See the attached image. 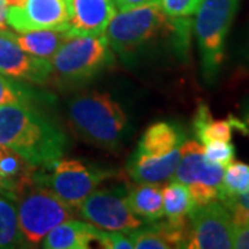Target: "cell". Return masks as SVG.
I'll list each match as a JSON object with an SVG mask.
<instances>
[{
    "mask_svg": "<svg viewBox=\"0 0 249 249\" xmlns=\"http://www.w3.org/2000/svg\"><path fill=\"white\" fill-rule=\"evenodd\" d=\"M0 145L36 168L49 169L64 157L68 137L39 106L7 104L0 106Z\"/></svg>",
    "mask_w": 249,
    "mask_h": 249,
    "instance_id": "cell-1",
    "label": "cell"
},
{
    "mask_svg": "<svg viewBox=\"0 0 249 249\" xmlns=\"http://www.w3.org/2000/svg\"><path fill=\"white\" fill-rule=\"evenodd\" d=\"M191 22L188 17L168 16L160 6V0H155L144 6L116 11L106 36L116 55L124 61H136L151 43L165 37L175 36L187 43Z\"/></svg>",
    "mask_w": 249,
    "mask_h": 249,
    "instance_id": "cell-2",
    "label": "cell"
},
{
    "mask_svg": "<svg viewBox=\"0 0 249 249\" xmlns=\"http://www.w3.org/2000/svg\"><path fill=\"white\" fill-rule=\"evenodd\" d=\"M72 129L85 142L115 151L130 132L127 115L107 93L86 91L72 98L68 104Z\"/></svg>",
    "mask_w": 249,
    "mask_h": 249,
    "instance_id": "cell-3",
    "label": "cell"
},
{
    "mask_svg": "<svg viewBox=\"0 0 249 249\" xmlns=\"http://www.w3.org/2000/svg\"><path fill=\"white\" fill-rule=\"evenodd\" d=\"M186 133L178 124L157 122L147 127L126 165L136 183L162 184L173 178Z\"/></svg>",
    "mask_w": 249,
    "mask_h": 249,
    "instance_id": "cell-4",
    "label": "cell"
},
{
    "mask_svg": "<svg viewBox=\"0 0 249 249\" xmlns=\"http://www.w3.org/2000/svg\"><path fill=\"white\" fill-rule=\"evenodd\" d=\"M52 79L61 86H82L98 76L115 61L106 34L71 35L52 57ZM50 79V80H52Z\"/></svg>",
    "mask_w": 249,
    "mask_h": 249,
    "instance_id": "cell-5",
    "label": "cell"
},
{
    "mask_svg": "<svg viewBox=\"0 0 249 249\" xmlns=\"http://www.w3.org/2000/svg\"><path fill=\"white\" fill-rule=\"evenodd\" d=\"M37 173V170H36ZM24 187L14 204H17L18 226L22 245L37 247L55 226L76 216V209L65 204L36 176Z\"/></svg>",
    "mask_w": 249,
    "mask_h": 249,
    "instance_id": "cell-6",
    "label": "cell"
},
{
    "mask_svg": "<svg viewBox=\"0 0 249 249\" xmlns=\"http://www.w3.org/2000/svg\"><path fill=\"white\" fill-rule=\"evenodd\" d=\"M241 0H202L193 24L201 58L202 78L208 83L217 79L223 61L226 40L238 11Z\"/></svg>",
    "mask_w": 249,
    "mask_h": 249,
    "instance_id": "cell-7",
    "label": "cell"
},
{
    "mask_svg": "<svg viewBox=\"0 0 249 249\" xmlns=\"http://www.w3.org/2000/svg\"><path fill=\"white\" fill-rule=\"evenodd\" d=\"M46 170L36 173L39 181L75 209L104 180L114 175L112 170L89 165L83 160L62 158Z\"/></svg>",
    "mask_w": 249,
    "mask_h": 249,
    "instance_id": "cell-8",
    "label": "cell"
},
{
    "mask_svg": "<svg viewBox=\"0 0 249 249\" xmlns=\"http://www.w3.org/2000/svg\"><path fill=\"white\" fill-rule=\"evenodd\" d=\"M224 168L206 160L204 147L196 140H186L180 147V160L173 178L187 186L196 205L219 198Z\"/></svg>",
    "mask_w": 249,
    "mask_h": 249,
    "instance_id": "cell-9",
    "label": "cell"
},
{
    "mask_svg": "<svg viewBox=\"0 0 249 249\" xmlns=\"http://www.w3.org/2000/svg\"><path fill=\"white\" fill-rule=\"evenodd\" d=\"M76 213L98 229L111 231H132L145 223L129 208L127 190L122 186L96 188L78 206Z\"/></svg>",
    "mask_w": 249,
    "mask_h": 249,
    "instance_id": "cell-10",
    "label": "cell"
},
{
    "mask_svg": "<svg viewBox=\"0 0 249 249\" xmlns=\"http://www.w3.org/2000/svg\"><path fill=\"white\" fill-rule=\"evenodd\" d=\"M234 223L231 214L220 201L196 205L188 214L190 249L232 248Z\"/></svg>",
    "mask_w": 249,
    "mask_h": 249,
    "instance_id": "cell-11",
    "label": "cell"
},
{
    "mask_svg": "<svg viewBox=\"0 0 249 249\" xmlns=\"http://www.w3.org/2000/svg\"><path fill=\"white\" fill-rule=\"evenodd\" d=\"M72 0H25L22 7H7V25L16 32L36 29L68 31Z\"/></svg>",
    "mask_w": 249,
    "mask_h": 249,
    "instance_id": "cell-12",
    "label": "cell"
},
{
    "mask_svg": "<svg viewBox=\"0 0 249 249\" xmlns=\"http://www.w3.org/2000/svg\"><path fill=\"white\" fill-rule=\"evenodd\" d=\"M0 73L31 85L45 86L52 79V61L24 52L11 39L7 29H0Z\"/></svg>",
    "mask_w": 249,
    "mask_h": 249,
    "instance_id": "cell-13",
    "label": "cell"
},
{
    "mask_svg": "<svg viewBox=\"0 0 249 249\" xmlns=\"http://www.w3.org/2000/svg\"><path fill=\"white\" fill-rule=\"evenodd\" d=\"M115 13L114 0H72V19L68 32L73 36L103 35Z\"/></svg>",
    "mask_w": 249,
    "mask_h": 249,
    "instance_id": "cell-14",
    "label": "cell"
},
{
    "mask_svg": "<svg viewBox=\"0 0 249 249\" xmlns=\"http://www.w3.org/2000/svg\"><path fill=\"white\" fill-rule=\"evenodd\" d=\"M136 249L186 248L188 240V222H150L127 231Z\"/></svg>",
    "mask_w": 249,
    "mask_h": 249,
    "instance_id": "cell-15",
    "label": "cell"
},
{
    "mask_svg": "<svg viewBox=\"0 0 249 249\" xmlns=\"http://www.w3.org/2000/svg\"><path fill=\"white\" fill-rule=\"evenodd\" d=\"M97 227L79 220H65L55 226L39 244L45 249H88L96 241Z\"/></svg>",
    "mask_w": 249,
    "mask_h": 249,
    "instance_id": "cell-16",
    "label": "cell"
},
{
    "mask_svg": "<svg viewBox=\"0 0 249 249\" xmlns=\"http://www.w3.org/2000/svg\"><path fill=\"white\" fill-rule=\"evenodd\" d=\"M7 34L24 52L46 60H52L55 52L71 36L68 31H53V29H36L28 32L7 31Z\"/></svg>",
    "mask_w": 249,
    "mask_h": 249,
    "instance_id": "cell-17",
    "label": "cell"
},
{
    "mask_svg": "<svg viewBox=\"0 0 249 249\" xmlns=\"http://www.w3.org/2000/svg\"><path fill=\"white\" fill-rule=\"evenodd\" d=\"M127 204L142 222H155L163 217L162 187L154 183H137L127 191Z\"/></svg>",
    "mask_w": 249,
    "mask_h": 249,
    "instance_id": "cell-18",
    "label": "cell"
},
{
    "mask_svg": "<svg viewBox=\"0 0 249 249\" xmlns=\"http://www.w3.org/2000/svg\"><path fill=\"white\" fill-rule=\"evenodd\" d=\"M193 129L202 145L211 142H231L232 129H235L234 116L229 119H213L209 108L201 104L196 108Z\"/></svg>",
    "mask_w": 249,
    "mask_h": 249,
    "instance_id": "cell-19",
    "label": "cell"
},
{
    "mask_svg": "<svg viewBox=\"0 0 249 249\" xmlns=\"http://www.w3.org/2000/svg\"><path fill=\"white\" fill-rule=\"evenodd\" d=\"M54 100L46 91L35 90L27 82L17 80L0 73V106L7 104H34L47 106Z\"/></svg>",
    "mask_w": 249,
    "mask_h": 249,
    "instance_id": "cell-20",
    "label": "cell"
},
{
    "mask_svg": "<svg viewBox=\"0 0 249 249\" xmlns=\"http://www.w3.org/2000/svg\"><path fill=\"white\" fill-rule=\"evenodd\" d=\"M163 216L172 223H187L188 214L196 206L187 186L180 181H172L162 187Z\"/></svg>",
    "mask_w": 249,
    "mask_h": 249,
    "instance_id": "cell-21",
    "label": "cell"
},
{
    "mask_svg": "<svg viewBox=\"0 0 249 249\" xmlns=\"http://www.w3.org/2000/svg\"><path fill=\"white\" fill-rule=\"evenodd\" d=\"M24 247L14 201L0 196V249Z\"/></svg>",
    "mask_w": 249,
    "mask_h": 249,
    "instance_id": "cell-22",
    "label": "cell"
},
{
    "mask_svg": "<svg viewBox=\"0 0 249 249\" xmlns=\"http://www.w3.org/2000/svg\"><path fill=\"white\" fill-rule=\"evenodd\" d=\"M249 191V165L244 162H230L223 173L219 198L240 196Z\"/></svg>",
    "mask_w": 249,
    "mask_h": 249,
    "instance_id": "cell-23",
    "label": "cell"
},
{
    "mask_svg": "<svg viewBox=\"0 0 249 249\" xmlns=\"http://www.w3.org/2000/svg\"><path fill=\"white\" fill-rule=\"evenodd\" d=\"M206 160L226 168L235 157V147L231 142H211L202 145Z\"/></svg>",
    "mask_w": 249,
    "mask_h": 249,
    "instance_id": "cell-24",
    "label": "cell"
},
{
    "mask_svg": "<svg viewBox=\"0 0 249 249\" xmlns=\"http://www.w3.org/2000/svg\"><path fill=\"white\" fill-rule=\"evenodd\" d=\"M219 201L230 212L234 226H242L249 223V191L240 196L220 198Z\"/></svg>",
    "mask_w": 249,
    "mask_h": 249,
    "instance_id": "cell-25",
    "label": "cell"
},
{
    "mask_svg": "<svg viewBox=\"0 0 249 249\" xmlns=\"http://www.w3.org/2000/svg\"><path fill=\"white\" fill-rule=\"evenodd\" d=\"M96 241L106 249H134L127 231H111L97 227Z\"/></svg>",
    "mask_w": 249,
    "mask_h": 249,
    "instance_id": "cell-26",
    "label": "cell"
},
{
    "mask_svg": "<svg viewBox=\"0 0 249 249\" xmlns=\"http://www.w3.org/2000/svg\"><path fill=\"white\" fill-rule=\"evenodd\" d=\"M202 0H160L163 11L170 17H191L194 16Z\"/></svg>",
    "mask_w": 249,
    "mask_h": 249,
    "instance_id": "cell-27",
    "label": "cell"
},
{
    "mask_svg": "<svg viewBox=\"0 0 249 249\" xmlns=\"http://www.w3.org/2000/svg\"><path fill=\"white\" fill-rule=\"evenodd\" d=\"M232 248L249 249V223L242 226H234Z\"/></svg>",
    "mask_w": 249,
    "mask_h": 249,
    "instance_id": "cell-28",
    "label": "cell"
},
{
    "mask_svg": "<svg viewBox=\"0 0 249 249\" xmlns=\"http://www.w3.org/2000/svg\"><path fill=\"white\" fill-rule=\"evenodd\" d=\"M152 1H155V0H114L116 10L133 9V7L144 6V4H148Z\"/></svg>",
    "mask_w": 249,
    "mask_h": 249,
    "instance_id": "cell-29",
    "label": "cell"
},
{
    "mask_svg": "<svg viewBox=\"0 0 249 249\" xmlns=\"http://www.w3.org/2000/svg\"><path fill=\"white\" fill-rule=\"evenodd\" d=\"M6 16H7V4H6L4 0H0V29H6L7 28Z\"/></svg>",
    "mask_w": 249,
    "mask_h": 249,
    "instance_id": "cell-30",
    "label": "cell"
},
{
    "mask_svg": "<svg viewBox=\"0 0 249 249\" xmlns=\"http://www.w3.org/2000/svg\"><path fill=\"white\" fill-rule=\"evenodd\" d=\"M0 196H6V198L11 199V193H10L9 186L3 181V178H0Z\"/></svg>",
    "mask_w": 249,
    "mask_h": 249,
    "instance_id": "cell-31",
    "label": "cell"
},
{
    "mask_svg": "<svg viewBox=\"0 0 249 249\" xmlns=\"http://www.w3.org/2000/svg\"><path fill=\"white\" fill-rule=\"evenodd\" d=\"M7 7H22L25 0H4Z\"/></svg>",
    "mask_w": 249,
    "mask_h": 249,
    "instance_id": "cell-32",
    "label": "cell"
},
{
    "mask_svg": "<svg viewBox=\"0 0 249 249\" xmlns=\"http://www.w3.org/2000/svg\"><path fill=\"white\" fill-rule=\"evenodd\" d=\"M244 57L245 60L249 62V32H248V37L245 40V45H244Z\"/></svg>",
    "mask_w": 249,
    "mask_h": 249,
    "instance_id": "cell-33",
    "label": "cell"
}]
</instances>
